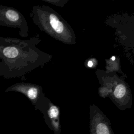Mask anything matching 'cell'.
<instances>
[{
  "label": "cell",
  "instance_id": "6",
  "mask_svg": "<svg viewBox=\"0 0 134 134\" xmlns=\"http://www.w3.org/2000/svg\"><path fill=\"white\" fill-rule=\"evenodd\" d=\"M126 92V88L122 84L118 85L114 91V95L116 98H121L125 95Z\"/></svg>",
  "mask_w": 134,
  "mask_h": 134
},
{
  "label": "cell",
  "instance_id": "5",
  "mask_svg": "<svg viewBox=\"0 0 134 134\" xmlns=\"http://www.w3.org/2000/svg\"><path fill=\"white\" fill-rule=\"evenodd\" d=\"M90 132V134H115L109 122L99 115H96L92 118Z\"/></svg>",
  "mask_w": 134,
  "mask_h": 134
},
{
  "label": "cell",
  "instance_id": "2",
  "mask_svg": "<svg viewBox=\"0 0 134 134\" xmlns=\"http://www.w3.org/2000/svg\"><path fill=\"white\" fill-rule=\"evenodd\" d=\"M0 26L18 29L19 35L23 38L29 35V29L25 17L12 7L0 5Z\"/></svg>",
  "mask_w": 134,
  "mask_h": 134
},
{
  "label": "cell",
  "instance_id": "3",
  "mask_svg": "<svg viewBox=\"0 0 134 134\" xmlns=\"http://www.w3.org/2000/svg\"><path fill=\"white\" fill-rule=\"evenodd\" d=\"M5 92H18L23 94L30 101L35 109L44 97L40 86L29 82L16 83L8 87Z\"/></svg>",
  "mask_w": 134,
  "mask_h": 134
},
{
  "label": "cell",
  "instance_id": "8",
  "mask_svg": "<svg viewBox=\"0 0 134 134\" xmlns=\"http://www.w3.org/2000/svg\"><path fill=\"white\" fill-rule=\"evenodd\" d=\"M111 59H112V60H115V57H113L111 58Z\"/></svg>",
  "mask_w": 134,
  "mask_h": 134
},
{
  "label": "cell",
  "instance_id": "4",
  "mask_svg": "<svg viewBox=\"0 0 134 134\" xmlns=\"http://www.w3.org/2000/svg\"><path fill=\"white\" fill-rule=\"evenodd\" d=\"M39 110L43 115L45 121L49 128L54 134L61 133V125L59 119L60 111L58 107L50 103L44 97L35 110Z\"/></svg>",
  "mask_w": 134,
  "mask_h": 134
},
{
  "label": "cell",
  "instance_id": "7",
  "mask_svg": "<svg viewBox=\"0 0 134 134\" xmlns=\"http://www.w3.org/2000/svg\"><path fill=\"white\" fill-rule=\"evenodd\" d=\"M87 65L89 66V67H91V66H92V65H93V62H92V61H89L88 62V63H87Z\"/></svg>",
  "mask_w": 134,
  "mask_h": 134
},
{
  "label": "cell",
  "instance_id": "1",
  "mask_svg": "<svg viewBox=\"0 0 134 134\" xmlns=\"http://www.w3.org/2000/svg\"><path fill=\"white\" fill-rule=\"evenodd\" d=\"M39 35L27 39L0 37V77L24 80L28 73L46 63L48 55L37 45Z\"/></svg>",
  "mask_w": 134,
  "mask_h": 134
}]
</instances>
